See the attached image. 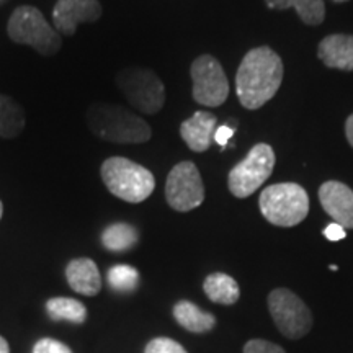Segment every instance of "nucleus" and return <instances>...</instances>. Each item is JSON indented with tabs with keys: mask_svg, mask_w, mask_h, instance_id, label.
<instances>
[{
	"mask_svg": "<svg viewBox=\"0 0 353 353\" xmlns=\"http://www.w3.org/2000/svg\"><path fill=\"white\" fill-rule=\"evenodd\" d=\"M283 61L272 48L250 50L236 74V94L247 110H257L268 103L283 81Z\"/></svg>",
	"mask_w": 353,
	"mask_h": 353,
	"instance_id": "1",
	"label": "nucleus"
},
{
	"mask_svg": "<svg viewBox=\"0 0 353 353\" xmlns=\"http://www.w3.org/2000/svg\"><path fill=\"white\" fill-rule=\"evenodd\" d=\"M87 125L97 138L117 144H143L152 136L151 126L131 110L95 101L87 110Z\"/></svg>",
	"mask_w": 353,
	"mask_h": 353,
	"instance_id": "2",
	"label": "nucleus"
},
{
	"mask_svg": "<svg viewBox=\"0 0 353 353\" xmlns=\"http://www.w3.org/2000/svg\"><path fill=\"white\" fill-rule=\"evenodd\" d=\"M105 187L126 203H143L152 195L156 179L152 172L126 157H110L100 167Z\"/></svg>",
	"mask_w": 353,
	"mask_h": 353,
	"instance_id": "3",
	"label": "nucleus"
},
{
	"mask_svg": "<svg viewBox=\"0 0 353 353\" xmlns=\"http://www.w3.org/2000/svg\"><path fill=\"white\" fill-rule=\"evenodd\" d=\"M12 41L32 46L43 56H54L63 48V37L48 23L37 7L20 6L12 12L7 23Z\"/></svg>",
	"mask_w": 353,
	"mask_h": 353,
	"instance_id": "4",
	"label": "nucleus"
},
{
	"mask_svg": "<svg viewBox=\"0 0 353 353\" xmlns=\"http://www.w3.org/2000/svg\"><path fill=\"white\" fill-rule=\"evenodd\" d=\"M260 211L273 226L293 228L309 213V196L301 185L286 182L267 187L260 195Z\"/></svg>",
	"mask_w": 353,
	"mask_h": 353,
	"instance_id": "5",
	"label": "nucleus"
},
{
	"mask_svg": "<svg viewBox=\"0 0 353 353\" xmlns=\"http://www.w3.org/2000/svg\"><path fill=\"white\" fill-rule=\"evenodd\" d=\"M117 87L132 108L144 114H156L165 105V87L156 72L144 68H126L114 77Z\"/></svg>",
	"mask_w": 353,
	"mask_h": 353,
	"instance_id": "6",
	"label": "nucleus"
},
{
	"mask_svg": "<svg viewBox=\"0 0 353 353\" xmlns=\"http://www.w3.org/2000/svg\"><path fill=\"white\" fill-rule=\"evenodd\" d=\"M275 152L270 144H255L244 161L236 164L229 172L228 187L236 198L254 195L270 179L275 169Z\"/></svg>",
	"mask_w": 353,
	"mask_h": 353,
	"instance_id": "7",
	"label": "nucleus"
},
{
	"mask_svg": "<svg viewBox=\"0 0 353 353\" xmlns=\"http://www.w3.org/2000/svg\"><path fill=\"white\" fill-rule=\"evenodd\" d=\"M268 311L286 339H301L312 327V314L298 294L288 288H276L268 294Z\"/></svg>",
	"mask_w": 353,
	"mask_h": 353,
	"instance_id": "8",
	"label": "nucleus"
},
{
	"mask_svg": "<svg viewBox=\"0 0 353 353\" xmlns=\"http://www.w3.org/2000/svg\"><path fill=\"white\" fill-rule=\"evenodd\" d=\"M190 76L193 81V100L203 107H221L229 97V82L216 57L203 54L193 61Z\"/></svg>",
	"mask_w": 353,
	"mask_h": 353,
	"instance_id": "9",
	"label": "nucleus"
},
{
	"mask_svg": "<svg viewBox=\"0 0 353 353\" xmlns=\"http://www.w3.org/2000/svg\"><path fill=\"white\" fill-rule=\"evenodd\" d=\"M165 200L172 210L187 213L205 201V185L200 170L190 161L174 165L165 182Z\"/></svg>",
	"mask_w": 353,
	"mask_h": 353,
	"instance_id": "10",
	"label": "nucleus"
},
{
	"mask_svg": "<svg viewBox=\"0 0 353 353\" xmlns=\"http://www.w3.org/2000/svg\"><path fill=\"white\" fill-rule=\"evenodd\" d=\"M103 8L99 0H57L52 10L54 30L64 37H72L81 23H95Z\"/></svg>",
	"mask_w": 353,
	"mask_h": 353,
	"instance_id": "11",
	"label": "nucleus"
},
{
	"mask_svg": "<svg viewBox=\"0 0 353 353\" xmlns=\"http://www.w3.org/2000/svg\"><path fill=\"white\" fill-rule=\"evenodd\" d=\"M319 201L330 218L343 229H353V190L337 180H329L319 188Z\"/></svg>",
	"mask_w": 353,
	"mask_h": 353,
	"instance_id": "12",
	"label": "nucleus"
},
{
	"mask_svg": "<svg viewBox=\"0 0 353 353\" xmlns=\"http://www.w3.org/2000/svg\"><path fill=\"white\" fill-rule=\"evenodd\" d=\"M216 130H218L216 114L210 112H195L192 118L180 125V136L193 152H206L214 138Z\"/></svg>",
	"mask_w": 353,
	"mask_h": 353,
	"instance_id": "13",
	"label": "nucleus"
},
{
	"mask_svg": "<svg viewBox=\"0 0 353 353\" xmlns=\"http://www.w3.org/2000/svg\"><path fill=\"white\" fill-rule=\"evenodd\" d=\"M319 59L330 69L353 70V34H329L317 48Z\"/></svg>",
	"mask_w": 353,
	"mask_h": 353,
	"instance_id": "14",
	"label": "nucleus"
},
{
	"mask_svg": "<svg viewBox=\"0 0 353 353\" xmlns=\"http://www.w3.org/2000/svg\"><path fill=\"white\" fill-rule=\"evenodd\" d=\"M68 283L76 293L83 296H95L101 290L99 267L90 259H74L65 267Z\"/></svg>",
	"mask_w": 353,
	"mask_h": 353,
	"instance_id": "15",
	"label": "nucleus"
},
{
	"mask_svg": "<svg viewBox=\"0 0 353 353\" xmlns=\"http://www.w3.org/2000/svg\"><path fill=\"white\" fill-rule=\"evenodd\" d=\"M174 317L179 325L193 334L210 332L216 325V317L211 312L203 311L196 304L185 301V299L174 306Z\"/></svg>",
	"mask_w": 353,
	"mask_h": 353,
	"instance_id": "16",
	"label": "nucleus"
},
{
	"mask_svg": "<svg viewBox=\"0 0 353 353\" xmlns=\"http://www.w3.org/2000/svg\"><path fill=\"white\" fill-rule=\"evenodd\" d=\"M203 290H205V294L211 301L216 304H224V306L236 304L241 296L237 281L232 276L221 272L211 273V275L206 276Z\"/></svg>",
	"mask_w": 353,
	"mask_h": 353,
	"instance_id": "17",
	"label": "nucleus"
},
{
	"mask_svg": "<svg viewBox=\"0 0 353 353\" xmlns=\"http://www.w3.org/2000/svg\"><path fill=\"white\" fill-rule=\"evenodd\" d=\"M26 125L25 110L12 97L0 94V138L15 139Z\"/></svg>",
	"mask_w": 353,
	"mask_h": 353,
	"instance_id": "18",
	"label": "nucleus"
},
{
	"mask_svg": "<svg viewBox=\"0 0 353 353\" xmlns=\"http://www.w3.org/2000/svg\"><path fill=\"white\" fill-rule=\"evenodd\" d=\"M268 8L275 10H288L294 8L299 19L306 25L317 26L325 19L324 0H265Z\"/></svg>",
	"mask_w": 353,
	"mask_h": 353,
	"instance_id": "19",
	"label": "nucleus"
},
{
	"mask_svg": "<svg viewBox=\"0 0 353 353\" xmlns=\"http://www.w3.org/2000/svg\"><path fill=\"white\" fill-rule=\"evenodd\" d=\"M139 234L128 223H114L101 232V244L112 252H125L136 245Z\"/></svg>",
	"mask_w": 353,
	"mask_h": 353,
	"instance_id": "20",
	"label": "nucleus"
},
{
	"mask_svg": "<svg viewBox=\"0 0 353 353\" xmlns=\"http://www.w3.org/2000/svg\"><path fill=\"white\" fill-rule=\"evenodd\" d=\"M48 314L54 321H69L82 324L87 319V307L72 298H51L46 303Z\"/></svg>",
	"mask_w": 353,
	"mask_h": 353,
	"instance_id": "21",
	"label": "nucleus"
},
{
	"mask_svg": "<svg viewBox=\"0 0 353 353\" xmlns=\"http://www.w3.org/2000/svg\"><path fill=\"white\" fill-rule=\"evenodd\" d=\"M108 283L117 291H132L139 283V273L130 265H117L108 270Z\"/></svg>",
	"mask_w": 353,
	"mask_h": 353,
	"instance_id": "22",
	"label": "nucleus"
},
{
	"mask_svg": "<svg viewBox=\"0 0 353 353\" xmlns=\"http://www.w3.org/2000/svg\"><path fill=\"white\" fill-rule=\"evenodd\" d=\"M144 353H187V350L169 337H157L145 345Z\"/></svg>",
	"mask_w": 353,
	"mask_h": 353,
	"instance_id": "23",
	"label": "nucleus"
},
{
	"mask_svg": "<svg viewBox=\"0 0 353 353\" xmlns=\"http://www.w3.org/2000/svg\"><path fill=\"white\" fill-rule=\"evenodd\" d=\"M244 353H286L283 348L276 343L263 341V339H254L249 341L244 347Z\"/></svg>",
	"mask_w": 353,
	"mask_h": 353,
	"instance_id": "24",
	"label": "nucleus"
},
{
	"mask_svg": "<svg viewBox=\"0 0 353 353\" xmlns=\"http://www.w3.org/2000/svg\"><path fill=\"white\" fill-rule=\"evenodd\" d=\"M33 353H72V350L56 339H41L33 347Z\"/></svg>",
	"mask_w": 353,
	"mask_h": 353,
	"instance_id": "25",
	"label": "nucleus"
},
{
	"mask_svg": "<svg viewBox=\"0 0 353 353\" xmlns=\"http://www.w3.org/2000/svg\"><path fill=\"white\" fill-rule=\"evenodd\" d=\"M324 236L327 237L329 241H332V242H337V241H342V239H345L347 232H345V229H343V228L341 226V224H337V223H332V224H329V226L324 229Z\"/></svg>",
	"mask_w": 353,
	"mask_h": 353,
	"instance_id": "26",
	"label": "nucleus"
},
{
	"mask_svg": "<svg viewBox=\"0 0 353 353\" xmlns=\"http://www.w3.org/2000/svg\"><path fill=\"white\" fill-rule=\"evenodd\" d=\"M232 134H234L232 128L223 125V126H219L218 130H216L213 139L221 145V148H226L228 143H229V139L232 138Z\"/></svg>",
	"mask_w": 353,
	"mask_h": 353,
	"instance_id": "27",
	"label": "nucleus"
},
{
	"mask_svg": "<svg viewBox=\"0 0 353 353\" xmlns=\"http://www.w3.org/2000/svg\"><path fill=\"white\" fill-rule=\"evenodd\" d=\"M345 136H347L348 144L353 148V114H350L345 121Z\"/></svg>",
	"mask_w": 353,
	"mask_h": 353,
	"instance_id": "28",
	"label": "nucleus"
},
{
	"mask_svg": "<svg viewBox=\"0 0 353 353\" xmlns=\"http://www.w3.org/2000/svg\"><path fill=\"white\" fill-rule=\"evenodd\" d=\"M0 353H10V347H8V342L3 337H0Z\"/></svg>",
	"mask_w": 353,
	"mask_h": 353,
	"instance_id": "29",
	"label": "nucleus"
},
{
	"mask_svg": "<svg viewBox=\"0 0 353 353\" xmlns=\"http://www.w3.org/2000/svg\"><path fill=\"white\" fill-rule=\"evenodd\" d=\"M2 214H3V205H2V200H0V219H2Z\"/></svg>",
	"mask_w": 353,
	"mask_h": 353,
	"instance_id": "30",
	"label": "nucleus"
},
{
	"mask_svg": "<svg viewBox=\"0 0 353 353\" xmlns=\"http://www.w3.org/2000/svg\"><path fill=\"white\" fill-rule=\"evenodd\" d=\"M335 3H342V2H347V0H332Z\"/></svg>",
	"mask_w": 353,
	"mask_h": 353,
	"instance_id": "31",
	"label": "nucleus"
}]
</instances>
